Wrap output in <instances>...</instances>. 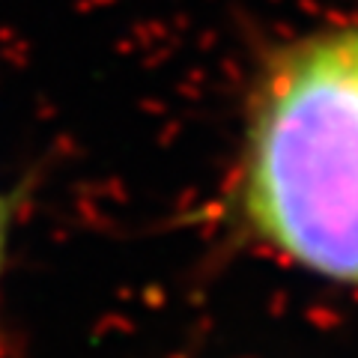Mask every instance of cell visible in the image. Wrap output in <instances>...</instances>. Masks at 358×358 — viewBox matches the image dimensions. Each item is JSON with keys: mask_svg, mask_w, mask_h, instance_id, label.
Segmentation results:
<instances>
[{"mask_svg": "<svg viewBox=\"0 0 358 358\" xmlns=\"http://www.w3.org/2000/svg\"><path fill=\"white\" fill-rule=\"evenodd\" d=\"M233 203L263 248L358 289V24L308 33L266 60Z\"/></svg>", "mask_w": 358, "mask_h": 358, "instance_id": "1", "label": "cell"}, {"mask_svg": "<svg viewBox=\"0 0 358 358\" xmlns=\"http://www.w3.org/2000/svg\"><path fill=\"white\" fill-rule=\"evenodd\" d=\"M6 245H9V203L0 197V275L6 263Z\"/></svg>", "mask_w": 358, "mask_h": 358, "instance_id": "2", "label": "cell"}]
</instances>
